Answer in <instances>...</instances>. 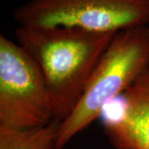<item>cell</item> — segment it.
Here are the masks:
<instances>
[{
	"instance_id": "obj_2",
	"label": "cell",
	"mask_w": 149,
	"mask_h": 149,
	"mask_svg": "<svg viewBox=\"0 0 149 149\" xmlns=\"http://www.w3.org/2000/svg\"><path fill=\"white\" fill-rule=\"evenodd\" d=\"M148 65V26L116 32L77 106L61 122L54 149H64L76 134L100 117L104 108L123 95Z\"/></svg>"
},
{
	"instance_id": "obj_6",
	"label": "cell",
	"mask_w": 149,
	"mask_h": 149,
	"mask_svg": "<svg viewBox=\"0 0 149 149\" xmlns=\"http://www.w3.org/2000/svg\"><path fill=\"white\" fill-rule=\"evenodd\" d=\"M61 122L56 119L39 128L0 127V149H54Z\"/></svg>"
},
{
	"instance_id": "obj_5",
	"label": "cell",
	"mask_w": 149,
	"mask_h": 149,
	"mask_svg": "<svg viewBox=\"0 0 149 149\" xmlns=\"http://www.w3.org/2000/svg\"><path fill=\"white\" fill-rule=\"evenodd\" d=\"M123 96L122 113L104 122V133L116 149H149V65Z\"/></svg>"
},
{
	"instance_id": "obj_4",
	"label": "cell",
	"mask_w": 149,
	"mask_h": 149,
	"mask_svg": "<svg viewBox=\"0 0 149 149\" xmlns=\"http://www.w3.org/2000/svg\"><path fill=\"white\" fill-rule=\"evenodd\" d=\"M41 70L22 47L0 36V127L39 128L53 120Z\"/></svg>"
},
{
	"instance_id": "obj_3",
	"label": "cell",
	"mask_w": 149,
	"mask_h": 149,
	"mask_svg": "<svg viewBox=\"0 0 149 149\" xmlns=\"http://www.w3.org/2000/svg\"><path fill=\"white\" fill-rule=\"evenodd\" d=\"M13 17L25 27H64L117 32L149 25V0H30Z\"/></svg>"
},
{
	"instance_id": "obj_1",
	"label": "cell",
	"mask_w": 149,
	"mask_h": 149,
	"mask_svg": "<svg viewBox=\"0 0 149 149\" xmlns=\"http://www.w3.org/2000/svg\"><path fill=\"white\" fill-rule=\"evenodd\" d=\"M115 33L64 27L17 28V42L46 81L54 119L62 122L74 111Z\"/></svg>"
}]
</instances>
